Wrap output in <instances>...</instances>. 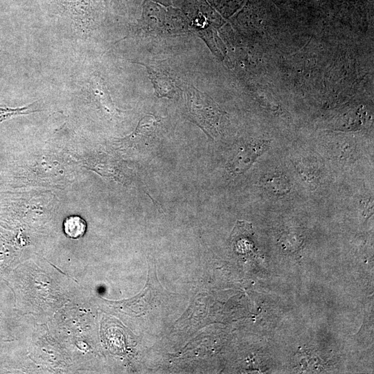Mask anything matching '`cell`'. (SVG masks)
<instances>
[{"instance_id":"obj_1","label":"cell","mask_w":374,"mask_h":374,"mask_svg":"<svg viewBox=\"0 0 374 374\" xmlns=\"http://www.w3.org/2000/svg\"><path fill=\"white\" fill-rule=\"evenodd\" d=\"M186 104L193 121L208 136L217 133L220 112L214 101L193 86L186 89Z\"/></svg>"},{"instance_id":"obj_2","label":"cell","mask_w":374,"mask_h":374,"mask_svg":"<svg viewBox=\"0 0 374 374\" xmlns=\"http://www.w3.org/2000/svg\"><path fill=\"white\" fill-rule=\"evenodd\" d=\"M269 148L267 141H259L244 145L238 150L229 161V168L234 175H240L247 170L258 157Z\"/></svg>"},{"instance_id":"obj_3","label":"cell","mask_w":374,"mask_h":374,"mask_svg":"<svg viewBox=\"0 0 374 374\" xmlns=\"http://www.w3.org/2000/svg\"><path fill=\"white\" fill-rule=\"evenodd\" d=\"M158 125V120L153 115L143 117L139 122L134 131L127 136L116 141L118 147L127 149L141 148L148 145L154 138Z\"/></svg>"},{"instance_id":"obj_4","label":"cell","mask_w":374,"mask_h":374,"mask_svg":"<svg viewBox=\"0 0 374 374\" xmlns=\"http://www.w3.org/2000/svg\"><path fill=\"white\" fill-rule=\"evenodd\" d=\"M135 63L144 66L148 73L154 88L155 94L159 98H172L179 89L176 81L166 71H159L150 66L136 62Z\"/></svg>"},{"instance_id":"obj_5","label":"cell","mask_w":374,"mask_h":374,"mask_svg":"<svg viewBox=\"0 0 374 374\" xmlns=\"http://www.w3.org/2000/svg\"><path fill=\"white\" fill-rule=\"evenodd\" d=\"M90 91L98 106L109 116L118 115L120 112L115 107L103 79L94 75L91 81Z\"/></svg>"},{"instance_id":"obj_6","label":"cell","mask_w":374,"mask_h":374,"mask_svg":"<svg viewBox=\"0 0 374 374\" xmlns=\"http://www.w3.org/2000/svg\"><path fill=\"white\" fill-rule=\"evenodd\" d=\"M265 190L276 197L287 195L291 190V183L285 175L280 174L266 175L262 180Z\"/></svg>"},{"instance_id":"obj_7","label":"cell","mask_w":374,"mask_h":374,"mask_svg":"<svg viewBox=\"0 0 374 374\" xmlns=\"http://www.w3.org/2000/svg\"><path fill=\"white\" fill-rule=\"evenodd\" d=\"M63 230L69 238L78 239L84 235L87 231V223L79 215H70L63 222Z\"/></svg>"},{"instance_id":"obj_8","label":"cell","mask_w":374,"mask_h":374,"mask_svg":"<svg viewBox=\"0 0 374 374\" xmlns=\"http://www.w3.org/2000/svg\"><path fill=\"white\" fill-rule=\"evenodd\" d=\"M39 111H41V109H37L36 102L26 106L17 108L0 107V124L3 121L15 116L29 114Z\"/></svg>"},{"instance_id":"obj_9","label":"cell","mask_w":374,"mask_h":374,"mask_svg":"<svg viewBox=\"0 0 374 374\" xmlns=\"http://www.w3.org/2000/svg\"><path fill=\"white\" fill-rule=\"evenodd\" d=\"M296 168L299 175L305 183L310 186H316V184L318 182V172L313 168L304 163H298Z\"/></svg>"}]
</instances>
